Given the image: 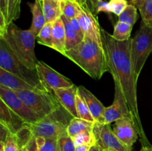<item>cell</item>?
<instances>
[{
    "label": "cell",
    "mask_w": 152,
    "mask_h": 151,
    "mask_svg": "<svg viewBox=\"0 0 152 151\" xmlns=\"http://www.w3.org/2000/svg\"><path fill=\"white\" fill-rule=\"evenodd\" d=\"M101 38L109 67V72L112 75L114 81L118 83L126 96L141 142L142 145L150 144L140 118L137 96V81L134 74L130 54L131 38L123 41H117L113 38L111 34L102 28Z\"/></svg>",
    "instance_id": "cell-1"
},
{
    "label": "cell",
    "mask_w": 152,
    "mask_h": 151,
    "mask_svg": "<svg viewBox=\"0 0 152 151\" xmlns=\"http://www.w3.org/2000/svg\"><path fill=\"white\" fill-rule=\"evenodd\" d=\"M64 56L94 79H100L105 73L109 72L102 45L87 37L71 50H66Z\"/></svg>",
    "instance_id": "cell-2"
},
{
    "label": "cell",
    "mask_w": 152,
    "mask_h": 151,
    "mask_svg": "<svg viewBox=\"0 0 152 151\" xmlns=\"http://www.w3.org/2000/svg\"><path fill=\"white\" fill-rule=\"evenodd\" d=\"M36 36L31 30H22L13 22L9 24L0 38L5 41L15 55L25 65L36 70L39 60L36 56Z\"/></svg>",
    "instance_id": "cell-3"
},
{
    "label": "cell",
    "mask_w": 152,
    "mask_h": 151,
    "mask_svg": "<svg viewBox=\"0 0 152 151\" xmlns=\"http://www.w3.org/2000/svg\"><path fill=\"white\" fill-rule=\"evenodd\" d=\"M0 68L24 80L38 90L52 92L44 85L37 70L31 69L25 65L2 38H0Z\"/></svg>",
    "instance_id": "cell-4"
},
{
    "label": "cell",
    "mask_w": 152,
    "mask_h": 151,
    "mask_svg": "<svg viewBox=\"0 0 152 151\" xmlns=\"http://www.w3.org/2000/svg\"><path fill=\"white\" fill-rule=\"evenodd\" d=\"M71 115L62 106L34 124H27L34 137H45L58 139L68 135L67 127L71 121Z\"/></svg>",
    "instance_id": "cell-5"
},
{
    "label": "cell",
    "mask_w": 152,
    "mask_h": 151,
    "mask_svg": "<svg viewBox=\"0 0 152 151\" xmlns=\"http://www.w3.org/2000/svg\"><path fill=\"white\" fill-rule=\"evenodd\" d=\"M152 53V28L141 22L136 34L131 38L130 54L134 74L137 81L148 56Z\"/></svg>",
    "instance_id": "cell-6"
},
{
    "label": "cell",
    "mask_w": 152,
    "mask_h": 151,
    "mask_svg": "<svg viewBox=\"0 0 152 151\" xmlns=\"http://www.w3.org/2000/svg\"><path fill=\"white\" fill-rule=\"evenodd\" d=\"M13 91L42 118L62 106L53 92L26 90H16Z\"/></svg>",
    "instance_id": "cell-7"
},
{
    "label": "cell",
    "mask_w": 152,
    "mask_h": 151,
    "mask_svg": "<svg viewBox=\"0 0 152 151\" xmlns=\"http://www.w3.org/2000/svg\"><path fill=\"white\" fill-rule=\"evenodd\" d=\"M127 117L133 118L129 109V104L121 87L118 83L114 81V102L111 106L105 107L101 121L99 123L111 124V123L115 122L117 120Z\"/></svg>",
    "instance_id": "cell-8"
},
{
    "label": "cell",
    "mask_w": 152,
    "mask_h": 151,
    "mask_svg": "<svg viewBox=\"0 0 152 151\" xmlns=\"http://www.w3.org/2000/svg\"><path fill=\"white\" fill-rule=\"evenodd\" d=\"M0 99L20 116L26 124H34L41 117L32 110L13 90L0 86Z\"/></svg>",
    "instance_id": "cell-9"
},
{
    "label": "cell",
    "mask_w": 152,
    "mask_h": 151,
    "mask_svg": "<svg viewBox=\"0 0 152 151\" xmlns=\"http://www.w3.org/2000/svg\"><path fill=\"white\" fill-rule=\"evenodd\" d=\"M96 144L102 150L111 151H132L122 143L113 131L111 124H101L95 121L93 129Z\"/></svg>",
    "instance_id": "cell-10"
},
{
    "label": "cell",
    "mask_w": 152,
    "mask_h": 151,
    "mask_svg": "<svg viewBox=\"0 0 152 151\" xmlns=\"http://www.w3.org/2000/svg\"><path fill=\"white\" fill-rule=\"evenodd\" d=\"M36 70L41 81L50 91L53 92V90L74 85L71 80L53 70L42 61H39Z\"/></svg>",
    "instance_id": "cell-11"
},
{
    "label": "cell",
    "mask_w": 152,
    "mask_h": 151,
    "mask_svg": "<svg viewBox=\"0 0 152 151\" xmlns=\"http://www.w3.org/2000/svg\"><path fill=\"white\" fill-rule=\"evenodd\" d=\"M78 5L80 13L77 16V19L85 37L91 38L100 45H102L101 38V27L99 25L96 15L90 10L88 5Z\"/></svg>",
    "instance_id": "cell-12"
},
{
    "label": "cell",
    "mask_w": 152,
    "mask_h": 151,
    "mask_svg": "<svg viewBox=\"0 0 152 151\" xmlns=\"http://www.w3.org/2000/svg\"><path fill=\"white\" fill-rule=\"evenodd\" d=\"M112 129L120 142L132 150L139 136L134 118L127 117L117 120L114 122Z\"/></svg>",
    "instance_id": "cell-13"
},
{
    "label": "cell",
    "mask_w": 152,
    "mask_h": 151,
    "mask_svg": "<svg viewBox=\"0 0 152 151\" xmlns=\"http://www.w3.org/2000/svg\"><path fill=\"white\" fill-rule=\"evenodd\" d=\"M53 93L60 105L74 118H80L77 110V95L78 87L75 84L72 87L56 89Z\"/></svg>",
    "instance_id": "cell-14"
},
{
    "label": "cell",
    "mask_w": 152,
    "mask_h": 151,
    "mask_svg": "<svg viewBox=\"0 0 152 151\" xmlns=\"http://www.w3.org/2000/svg\"><path fill=\"white\" fill-rule=\"evenodd\" d=\"M0 124L13 134H17L27 124L1 99H0Z\"/></svg>",
    "instance_id": "cell-15"
},
{
    "label": "cell",
    "mask_w": 152,
    "mask_h": 151,
    "mask_svg": "<svg viewBox=\"0 0 152 151\" xmlns=\"http://www.w3.org/2000/svg\"><path fill=\"white\" fill-rule=\"evenodd\" d=\"M78 94L84 99L86 103L87 104L89 110L94 118L95 121L99 122L103 115L105 107L94 95H93V93H91L83 86L78 87Z\"/></svg>",
    "instance_id": "cell-16"
},
{
    "label": "cell",
    "mask_w": 152,
    "mask_h": 151,
    "mask_svg": "<svg viewBox=\"0 0 152 151\" xmlns=\"http://www.w3.org/2000/svg\"><path fill=\"white\" fill-rule=\"evenodd\" d=\"M0 86L11 90H26L40 91L16 76L0 68Z\"/></svg>",
    "instance_id": "cell-17"
},
{
    "label": "cell",
    "mask_w": 152,
    "mask_h": 151,
    "mask_svg": "<svg viewBox=\"0 0 152 151\" xmlns=\"http://www.w3.org/2000/svg\"><path fill=\"white\" fill-rule=\"evenodd\" d=\"M52 49L64 56L66 52V35L62 19L59 18L53 23Z\"/></svg>",
    "instance_id": "cell-18"
},
{
    "label": "cell",
    "mask_w": 152,
    "mask_h": 151,
    "mask_svg": "<svg viewBox=\"0 0 152 151\" xmlns=\"http://www.w3.org/2000/svg\"><path fill=\"white\" fill-rule=\"evenodd\" d=\"M28 4L31 8V13L33 15L32 24H31L30 30L37 36L42 28L47 23L45 18L44 13H43L42 4L40 3L39 0H35L34 3H28Z\"/></svg>",
    "instance_id": "cell-19"
},
{
    "label": "cell",
    "mask_w": 152,
    "mask_h": 151,
    "mask_svg": "<svg viewBox=\"0 0 152 151\" xmlns=\"http://www.w3.org/2000/svg\"><path fill=\"white\" fill-rule=\"evenodd\" d=\"M64 26H65V35H66V50H71V48L77 46L83 40V38L79 36L76 30L73 27L70 19H67L65 16H61Z\"/></svg>",
    "instance_id": "cell-20"
},
{
    "label": "cell",
    "mask_w": 152,
    "mask_h": 151,
    "mask_svg": "<svg viewBox=\"0 0 152 151\" xmlns=\"http://www.w3.org/2000/svg\"><path fill=\"white\" fill-rule=\"evenodd\" d=\"M42 10L46 22H54L62 16L60 2L59 1L44 0L42 3Z\"/></svg>",
    "instance_id": "cell-21"
},
{
    "label": "cell",
    "mask_w": 152,
    "mask_h": 151,
    "mask_svg": "<svg viewBox=\"0 0 152 151\" xmlns=\"http://www.w3.org/2000/svg\"><path fill=\"white\" fill-rule=\"evenodd\" d=\"M94 124V122L86 121L82 118H73L67 127V133L68 136L73 138L83 132L92 130Z\"/></svg>",
    "instance_id": "cell-22"
},
{
    "label": "cell",
    "mask_w": 152,
    "mask_h": 151,
    "mask_svg": "<svg viewBox=\"0 0 152 151\" xmlns=\"http://www.w3.org/2000/svg\"><path fill=\"white\" fill-rule=\"evenodd\" d=\"M132 28H133V26L132 25L118 21L114 25V33L111 34V36L114 39L117 41H126V40L130 39Z\"/></svg>",
    "instance_id": "cell-23"
},
{
    "label": "cell",
    "mask_w": 152,
    "mask_h": 151,
    "mask_svg": "<svg viewBox=\"0 0 152 151\" xmlns=\"http://www.w3.org/2000/svg\"><path fill=\"white\" fill-rule=\"evenodd\" d=\"M5 4L6 23L8 25L19 17L21 0H5Z\"/></svg>",
    "instance_id": "cell-24"
},
{
    "label": "cell",
    "mask_w": 152,
    "mask_h": 151,
    "mask_svg": "<svg viewBox=\"0 0 152 151\" xmlns=\"http://www.w3.org/2000/svg\"><path fill=\"white\" fill-rule=\"evenodd\" d=\"M37 151H60L58 139L38 136L35 137Z\"/></svg>",
    "instance_id": "cell-25"
},
{
    "label": "cell",
    "mask_w": 152,
    "mask_h": 151,
    "mask_svg": "<svg viewBox=\"0 0 152 151\" xmlns=\"http://www.w3.org/2000/svg\"><path fill=\"white\" fill-rule=\"evenodd\" d=\"M53 22H47L37 36L39 44L52 48V28Z\"/></svg>",
    "instance_id": "cell-26"
},
{
    "label": "cell",
    "mask_w": 152,
    "mask_h": 151,
    "mask_svg": "<svg viewBox=\"0 0 152 151\" xmlns=\"http://www.w3.org/2000/svg\"><path fill=\"white\" fill-rule=\"evenodd\" d=\"M137 20V7L133 4H129L121 14L118 16L119 22H125L134 26Z\"/></svg>",
    "instance_id": "cell-27"
},
{
    "label": "cell",
    "mask_w": 152,
    "mask_h": 151,
    "mask_svg": "<svg viewBox=\"0 0 152 151\" xmlns=\"http://www.w3.org/2000/svg\"><path fill=\"white\" fill-rule=\"evenodd\" d=\"M60 8L62 16H65L68 19L77 18L80 13L78 4L71 0L60 1Z\"/></svg>",
    "instance_id": "cell-28"
},
{
    "label": "cell",
    "mask_w": 152,
    "mask_h": 151,
    "mask_svg": "<svg viewBox=\"0 0 152 151\" xmlns=\"http://www.w3.org/2000/svg\"><path fill=\"white\" fill-rule=\"evenodd\" d=\"M0 151H20L18 139L16 134L9 133L4 141H0Z\"/></svg>",
    "instance_id": "cell-29"
},
{
    "label": "cell",
    "mask_w": 152,
    "mask_h": 151,
    "mask_svg": "<svg viewBox=\"0 0 152 151\" xmlns=\"http://www.w3.org/2000/svg\"><path fill=\"white\" fill-rule=\"evenodd\" d=\"M77 110L80 118L91 122H95L94 118L92 116L87 104L78 93L77 95Z\"/></svg>",
    "instance_id": "cell-30"
},
{
    "label": "cell",
    "mask_w": 152,
    "mask_h": 151,
    "mask_svg": "<svg viewBox=\"0 0 152 151\" xmlns=\"http://www.w3.org/2000/svg\"><path fill=\"white\" fill-rule=\"evenodd\" d=\"M72 139L74 140L76 147L84 144H88L93 146L96 144V139H95L92 130H87V131L83 132V133L73 137Z\"/></svg>",
    "instance_id": "cell-31"
},
{
    "label": "cell",
    "mask_w": 152,
    "mask_h": 151,
    "mask_svg": "<svg viewBox=\"0 0 152 151\" xmlns=\"http://www.w3.org/2000/svg\"><path fill=\"white\" fill-rule=\"evenodd\" d=\"M139 10L142 22L152 28V0H144Z\"/></svg>",
    "instance_id": "cell-32"
},
{
    "label": "cell",
    "mask_w": 152,
    "mask_h": 151,
    "mask_svg": "<svg viewBox=\"0 0 152 151\" xmlns=\"http://www.w3.org/2000/svg\"><path fill=\"white\" fill-rule=\"evenodd\" d=\"M58 144L60 151H75L76 150L74 140L68 135L59 137L58 139Z\"/></svg>",
    "instance_id": "cell-33"
},
{
    "label": "cell",
    "mask_w": 152,
    "mask_h": 151,
    "mask_svg": "<svg viewBox=\"0 0 152 151\" xmlns=\"http://www.w3.org/2000/svg\"><path fill=\"white\" fill-rule=\"evenodd\" d=\"M108 3H109L111 13H114L118 16L121 14L122 12L129 4L127 0H110Z\"/></svg>",
    "instance_id": "cell-34"
},
{
    "label": "cell",
    "mask_w": 152,
    "mask_h": 151,
    "mask_svg": "<svg viewBox=\"0 0 152 151\" xmlns=\"http://www.w3.org/2000/svg\"><path fill=\"white\" fill-rule=\"evenodd\" d=\"M99 12H104V13H111L109 3L101 0V1H99V4H98L97 10H96V13H99Z\"/></svg>",
    "instance_id": "cell-35"
},
{
    "label": "cell",
    "mask_w": 152,
    "mask_h": 151,
    "mask_svg": "<svg viewBox=\"0 0 152 151\" xmlns=\"http://www.w3.org/2000/svg\"><path fill=\"white\" fill-rule=\"evenodd\" d=\"M70 21H71L73 27H74V29L76 30V31H77V33L79 34V36H80L81 38H84L85 35H84V33H83V30H82L81 26H80V22H79L78 19H77V18H74V19H70Z\"/></svg>",
    "instance_id": "cell-36"
},
{
    "label": "cell",
    "mask_w": 152,
    "mask_h": 151,
    "mask_svg": "<svg viewBox=\"0 0 152 151\" xmlns=\"http://www.w3.org/2000/svg\"><path fill=\"white\" fill-rule=\"evenodd\" d=\"M20 151H37V144H36L35 137L33 138L25 146L21 148Z\"/></svg>",
    "instance_id": "cell-37"
},
{
    "label": "cell",
    "mask_w": 152,
    "mask_h": 151,
    "mask_svg": "<svg viewBox=\"0 0 152 151\" xmlns=\"http://www.w3.org/2000/svg\"><path fill=\"white\" fill-rule=\"evenodd\" d=\"M101 0H88V7L90 10L93 12L94 14H97L96 10H97L98 4H99V1Z\"/></svg>",
    "instance_id": "cell-38"
},
{
    "label": "cell",
    "mask_w": 152,
    "mask_h": 151,
    "mask_svg": "<svg viewBox=\"0 0 152 151\" xmlns=\"http://www.w3.org/2000/svg\"><path fill=\"white\" fill-rule=\"evenodd\" d=\"M91 145L88 144H84V145H80V146L76 147L75 151H89L90 150Z\"/></svg>",
    "instance_id": "cell-39"
},
{
    "label": "cell",
    "mask_w": 152,
    "mask_h": 151,
    "mask_svg": "<svg viewBox=\"0 0 152 151\" xmlns=\"http://www.w3.org/2000/svg\"><path fill=\"white\" fill-rule=\"evenodd\" d=\"M131 1H132V4H133L134 5L136 6V7H137L138 10H139L141 7V6H142L144 0H131Z\"/></svg>",
    "instance_id": "cell-40"
},
{
    "label": "cell",
    "mask_w": 152,
    "mask_h": 151,
    "mask_svg": "<svg viewBox=\"0 0 152 151\" xmlns=\"http://www.w3.org/2000/svg\"><path fill=\"white\" fill-rule=\"evenodd\" d=\"M72 1L81 6L88 5V0H72Z\"/></svg>",
    "instance_id": "cell-41"
},
{
    "label": "cell",
    "mask_w": 152,
    "mask_h": 151,
    "mask_svg": "<svg viewBox=\"0 0 152 151\" xmlns=\"http://www.w3.org/2000/svg\"><path fill=\"white\" fill-rule=\"evenodd\" d=\"M89 151H103V150H102V148L99 146V145H97L96 144H95L94 145L91 146V147L90 150Z\"/></svg>",
    "instance_id": "cell-42"
},
{
    "label": "cell",
    "mask_w": 152,
    "mask_h": 151,
    "mask_svg": "<svg viewBox=\"0 0 152 151\" xmlns=\"http://www.w3.org/2000/svg\"><path fill=\"white\" fill-rule=\"evenodd\" d=\"M140 151H152V145H142V148Z\"/></svg>",
    "instance_id": "cell-43"
},
{
    "label": "cell",
    "mask_w": 152,
    "mask_h": 151,
    "mask_svg": "<svg viewBox=\"0 0 152 151\" xmlns=\"http://www.w3.org/2000/svg\"><path fill=\"white\" fill-rule=\"evenodd\" d=\"M53 1H59V2H60V1H65V0H53Z\"/></svg>",
    "instance_id": "cell-44"
},
{
    "label": "cell",
    "mask_w": 152,
    "mask_h": 151,
    "mask_svg": "<svg viewBox=\"0 0 152 151\" xmlns=\"http://www.w3.org/2000/svg\"><path fill=\"white\" fill-rule=\"evenodd\" d=\"M39 1H40V3H41L42 4V3H43V1H44V0H39Z\"/></svg>",
    "instance_id": "cell-45"
},
{
    "label": "cell",
    "mask_w": 152,
    "mask_h": 151,
    "mask_svg": "<svg viewBox=\"0 0 152 151\" xmlns=\"http://www.w3.org/2000/svg\"><path fill=\"white\" fill-rule=\"evenodd\" d=\"M103 151H111V150H103Z\"/></svg>",
    "instance_id": "cell-46"
},
{
    "label": "cell",
    "mask_w": 152,
    "mask_h": 151,
    "mask_svg": "<svg viewBox=\"0 0 152 151\" xmlns=\"http://www.w3.org/2000/svg\"><path fill=\"white\" fill-rule=\"evenodd\" d=\"M71 1H72V0H71Z\"/></svg>",
    "instance_id": "cell-47"
}]
</instances>
